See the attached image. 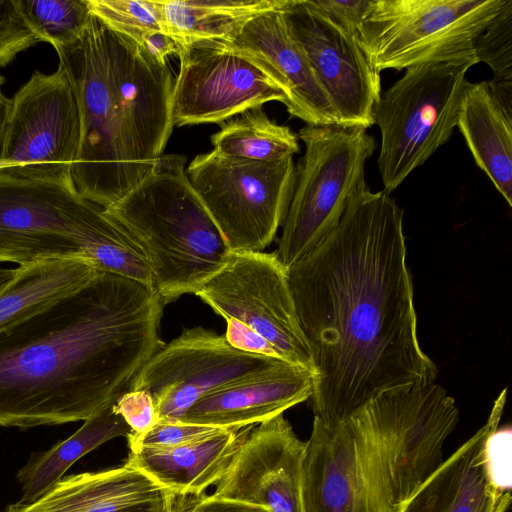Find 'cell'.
<instances>
[{
    "label": "cell",
    "instance_id": "1",
    "mask_svg": "<svg viewBox=\"0 0 512 512\" xmlns=\"http://www.w3.org/2000/svg\"><path fill=\"white\" fill-rule=\"evenodd\" d=\"M313 365L314 417L338 422L389 390L435 382L417 335L403 210L369 187L287 269Z\"/></svg>",
    "mask_w": 512,
    "mask_h": 512
},
{
    "label": "cell",
    "instance_id": "2",
    "mask_svg": "<svg viewBox=\"0 0 512 512\" xmlns=\"http://www.w3.org/2000/svg\"><path fill=\"white\" fill-rule=\"evenodd\" d=\"M163 306L152 286L99 269L0 331V426L85 421L113 405L165 345Z\"/></svg>",
    "mask_w": 512,
    "mask_h": 512
},
{
    "label": "cell",
    "instance_id": "3",
    "mask_svg": "<svg viewBox=\"0 0 512 512\" xmlns=\"http://www.w3.org/2000/svg\"><path fill=\"white\" fill-rule=\"evenodd\" d=\"M55 50L81 120L71 179L83 198L105 209L163 155L174 127V79L168 64L93 14L79 40Z\"/></svg>",
    "mask_w": 512,
    "mask_h": 512
},
{
    "label": "cell",
    "instance_id": "4",
    "mask_svg": "<svg viewBox=\"0 0 512 512\" xmlns=\"http://www.w3.org/2000/svg\"><path fill=\"white\" fill-rule=\"evenodd\" d=\"M456 402L435 382L389 390L338 422L312 430L354 499L355 512H396L443 462Z\"/></svg>",
    "mask_w": 512,
    "mask_h": 512
},
{
    "label": "cell",
    "instance_id": "5",
    "mask_svg": "<svg viewBox=\"0 0 512 512\" xmlns=\"http://www.w3.org/2000/svg\"><path fill=\"white\" fill-rule=\"evenodd\" d=\"M87 259L98 269L148 283L146 256L72 181L25 178L0 169V262Z\"/></svg>",
    "mask_w": 512,
    "mask_h": 512
},
{
    "label": "cell",
    "instance_id": "6",
    "mask_svg": "<svg viewBox=\"0 0 512 512\" xmlns=\"http://www.w3.org/2000/svg\"><path fill=\"white\" fill-rule=\"evenodd\" d=\"M185 164V156L163 154L126 195L104 209L142 248L163 305L195 294L231 253Z\"/></svg>",
    "mask_w": 512,
    "mask_h": 512
},
{
    "label": "cell",
    "instance_id": "7",
    "mask_svg": "<svg viewBox=\"0 0 512 512\" xmlns=\"http://www.w3.org/2000/svg\"><path fill=\"white\" fill-rule=\"evenodd\" d=\"M508 0H370L358 28L373 66L477 63V38Z\"/></svg>",
    "mask_w": 512,
    "mask_h": 512
},
{
    "label": "cell",
    "instance_id": "8",
    "mask_svg": "<svg viewBox=\"0 0 512 512\" xmlns=\"http://www.w3.org/2000/svg\"><path fill=\"white\" fill-rule=\"evenodd\" d=\"M305 153L296 168L290 205L275 254L288 269L309 254L340 221L350 199L367 187L365 165L376 148L359 126L306 125Z\"/></svg>",
    "mask_w": 512,
    "mask_h": 512
},
{
    "label": "cell",
    "instance_id": "9",
    "mask_svg": "<svg viewBox=\"0 0 512 512\" xmlns=\"http://www.w3.org/2000/svg\"><path fill=\"white\" fill-rule=\"evenodd\" d=\"M471 67L442 63L408 68L380 95L372 115L381 133L377 165L386 193L449 141Z\"/></svg>",
    "mask_w": 512,
    "mask_h": 512
},
{
    "label": "cell",
    "instance_id": "10",
    "mask_svg": "<svg viewBox=\"0 0 512 512\" xmlns=\"http://www.w3.org/2000/svg\"><path fill=\"white\" fill-rule=\"evenodd\" d=\"M186 174L231 252H262L284 222L296 167L293 157L264 162L211 150L194 157Z\"/></svg>",
    "mask_w": 512,
    "mask_h": 512
},
{
    "label": "cell",
    "instance_id": "11",
    "mask_svg": "<svg viewBox=\"0 0 512 512\" xmlns=\"http://www.w3.org/2000/svg\"><path fill=\"white\" fill-rule=\"evenodd\" d=\"M81 139L77 99L64 69L35 71L10 98L2 171L25 178L72 181Z\"/></svg>",
    "mask_w": 512,
    "mask_h": 512
},
{
    "label": "cell",
    "instance_id": "12",
    "mask_svg": "<svg viewBox=\"0 0 512 512\" xmlns=\"http://www.w3.org/2000/svg\"><path fill=\"white\" fill-rule=\"evenodd\" d=\"M195 295L225 320L233 319L263 338L282 361L313 372L287 269L275 252H231Z\"/></svg>",
    "mask_w": 512,
    "mask_h": 512
},
{
    "label": "cell",
    "instance_id": "13",
    "mask_svg": "<svg viewBox=\"0 0 512 512\" xmlns=\"http://www.w3.org/2000/svg\"><path fill=\"white\" fill-rule=\"evenodd\" d=\"M281 362L232 347L224 335L203 327L184 329L140 369L128 390L153 398L158 421H181L206 394Z\"/></svg>",
    "mask_w": 512,
    "mask_h": 512
},
{
    "label": "cell",
    "instance_id": "14",
    "mask_svg": "<svg viewBox=\"0 0 512 512\" xmlns=\"http://www.w3.org/2000/svg\"><path fill=\"white\" fill-rule=\"evenodd\" d=\"M283 16L342 126L370 128L381 95L380 72L357 32L339 25L310 0H286Z\"/></svg>",
    "mask_w": 512,
    "mask_h": 512
},
{
    "label": "cell",
    "instance_id": "15",
    "mask_svg": "<svg viewBox=\"0 0 512 512\" xmlns=\"http://www.w3.org/2000/svg\"><path fill=\"white\" fill-rule=\"evenodd\" d=\"M177 56L174 126L221 124L266 102L287 104L284 92L261 68L219 41L182 46Z\"/></svg>",
    "mask_w": 512,
    "mask_h": 512
},
{
    "label": "cell",
    "instance_id": "16",
    "mask_svg": "<svg viewBox=\"0 0 512 512\" xmlns=\"http://www.w3.org/2000/svg\"><path fill=\"white\" fill-rule=\"evenodd\" d=\"M306 442L283 414L251 428L241 440L212 497L301 512V472Z\"/></svg>",
    "mask_w": 512,
    "mask_h": 512
},
{
    "label": "cell",
    "instance_id": "17",
    "mask_svg": "<svg viewBox=\"0 0 512 512\" xmlns=\"http://www.w3.org/2000/svg\"><path fill=\"white\" fill-rule=\"evenodd\" d=\"M282 4L249 20L224 47L261 68L284 92L291 116L307 125L339 124L335 110L291 36Z\"/></svg>",
    "mask_w": 512,
    "mask_h": 512
},
{
    "label": "cell",
    "instance_id": "18",
    "mask_svg": "<svg viewBox=\"0 0 512 512\" xmlns=\"http://www.w3.org/2000/svg\"><path fill=\"white\" fill-rule=\"evenodd\" d=\"M504 388L486 423L443 461L397 508L396 512H505L511 491L498 488L490 475L485 443L499 427L506 403Z\"/></svg>",
    "mask_w": 512,
    "mask_h": 512
},
{
    "label": "cell",
    "instance_id": "19",
    "mask_svg": "<svg viewBox=\"0 0 512 512\" xmlns=\"http://www.w3.org/2000/svg\"><path fill=\"white\" fill-rule=\"evenodd\" d=\"M313 383L311 370L281 362L206 394L181 422L223 429L262 423L309 399Z\"/></svg>",
    "mask_w": 512,
    "mask_h": 512
},
{
    "label": "cell",
    "instance_id": "20",
    "mask_svg": "<svg viewBox=\"0 0 512 512\" xmlns=\"http://www.w3.org/2000/svg\"><path fill=\"white\" fill-rule=\"evenodd\" d=\"M174 497L143 472L124 464L62 477L36 500L4 512H174Z\"/></svg>",
    "mask_w": 512,
    "mask_h": 512
},
{
    "label": "cell",
    "instance_id": "21",
    "mask_svg": "<svg viewBox=\"0 0 512 512\" xmlns=\"http://www.w3.org/2000/svg\"><path fill=\"white\" fill-rule=\"evenodd\" d=\"M251 426L219 429L199 440L169 447H143L129 451L126 465L133 467L175 496H199L215 485L226 471Z\"/></svg>",
    "mask_w": 512,
    "mask_h": 512
},
{
    "label": "cell",
    "instance_id": "22",
    "mask_svg": "<svg viewBox=\"0 0 512 512\" xmlns=\"http://www.w3.org/2000/svg\"><path fill=\"white\" fill-rule=\"evenodd\" d=\"M457 127L477 164L512 206V108L490 81L467 82Z\"/></svg>",
    "mask_w": 512,
    "mask_h": 512
},
{
    "label": "cell",
    "instance_id": "23",
    "mask_svg": "<svg viewBox=\"0 0 512 512\" xmlns=\"http://www.w3.org/2000/svg\"><path fill=\"white\" fill-rule=\"evenodd\" d=\"M98 270L87 259H50L19 266L0 292V331L81 288Z\"/></svg>",
    "mask_w": 512,
    "mask_h": 512
},
{
    "label": "cell",
    "instance_id": "24",
    "mask_svg": "<svg viewBox=\"0 0 512 512\" xmlns=\"http://www.w3.org/2000/svg\"><path fill=\"white\" fill-rule=\"evenodd\" d=\"M131 432L125 420L113 411L112 405L86 419L70 437L50 449L34 453L18 471L22 487L18 502L29 503L39 498L58 482L64 473L81 457L105 442L127 436Z\"/></svg>",
    "mask_w": 512,
    "mask_h": 512
},
{
    "label": "cell",
    "instance_id": "25",
    "mask_svg": "<svg viewBox=\"0 0 512 512\" xmlns=\"http://www.w3.org/2000/svg\"><path fill=\"white\" fill-rule=\"evenodd\" d=\"M283 0H159L165 31L179 45L234 37L252 18Z\"/></svg>",
    "mask_w": 512,
    "mask_h": 512
},
{
    "label": "cell",
    "instance_id": "26",
    "mask_svg": "<svg viewBox=\"0 0 512 512\" xmlns=\"http://www.w3.org/2000/svg\"><path fill=\"white\" fill-rule=\"evenodd\" d=\"M211 136L213 150L232 158L274 162L299 152L289 127L270 120L261 107L249 109L220 124Z\"/></svg>",
    "mask_w": 512,
    "mask_h": 512
},
{
    "label": "cell",
    "instance_id": "27",
    "mask_svg": "<svg viewBox=\"0 0 512 512\" xmlns=\"http://www.w3.org/2000/svg\"><path fill=\"white\" fill-rule=\"evenodd\" d=\"M25 17L54 49L69 46L84 34L90 17L87 0H20Z\"/></svg>",
    "mask_w": 512,
    "mask_h": 512
},
{
    "label": "cell",
    "instance_id": "28",
    "mask_svg": "<svg viewBox=\"0 0 512 512\" xmlns=\"http://www.w3.org/2000/svg\"><path fill=\"white\" fill-rule=\"evenodd\" d=\"M91 13L107 27L140 45L165 32L159 0H87Z\"/></svg>",
    "mask_w": 512,
    "mask_h": 512
},
{
    "label": "cell",
    "instance_id": "29",
    "mask_svg": "<svg viewBox=\"0 0 512 512\" xmlns=\"http://www.w3.org/2000/svg\"><path fill=\"white\" fill-rule=\"evenodd\" d=\"M477 63L485 62L493 71L492 87L512 108V0L477 38Z\"/></svg>",
    "mask_w": 512,
    "mask_h": 512
},
{
    "label": "cell",
    "instance_id": "30",
    "mask_svg": "<svg viewBox=\"0 0 512 512\" xmlns=\"http://www.w3.org/2000/svg\"><path fill=\"white\" fill-rule=\"evenodd\" d=\"M39 42L43 39L25 17L20 0H0V69Z\"/></svg>",
    "mask_w": 512,
    "mask_h": 512
},
{
    "label": "cell",
    "instance_id": "31",
    "mask_svg": "<svg viewBox=\"0 0 512 512\" xmlns=\"http://www.w3.org/2000/svg\"><path fill=\"white\" fill-rule=\"evenodd\" d=\"M219 429L217 427L186 423L158 421L150 430L143 434L130 432L126 438L129 451L143 447H169L207 437Z\"/></svg>",
    "mask_w": 512,
    "mask_h": 512
},
{
    "label": "cell",
    "instance_id": "32",
    "mask_svg": "<svg viewBox=\"0 0 512 512\" xmlns=\"http://www.w3.org/2000/svg\"><path fill=\"white\" fill-rule=\"evenodd\" d=\"M134 434H143L158 423L152 396L144 390H128L112 405Z\"/></svg>",
    "mask_w": 512,
    "mask_h": 512
},
{
    "label": "cell",
    "instance_id": "33",
    "mask_svg": "<svg viewBox=\"0 0 512 512\" xmlns=\"http://www.w3.org/2000/svg\"><path fill=\"white\" fill-rule=\"evenodd\" d=\"M511 427H497L487 437L485 458L490 475L495 485L511 491Z\"/></svg>",
    "mask_w": 512,
    "mask_h": 512
},
{
    "label": "cell",
    "instance_id": "34",
    "mask_svg": "<svg viewBox=\"0 0 512 512\" xmlns=\"http://www.w3.org/2000/svg\"><path fill=\"white\" fill-rule=\"evenodd\" d=\"M311 3L330 19L354 32L362 21L370 0H310Z\"/></svg>",
    "mask_w": 512,
    "mask_h": 512
},
{
    "label": "cell",
    "instance_id": "35",
    "mask_svg": "<svg viewBox=\"0 0 512 512\" xmlns=\"http://www.w3.org/2000/svg\"><path fill=\"white\" fill-rule=\"evenodd\" d=\"M186 512H272L267 507L246 502L215 498L211 495L200 497Z\"/></svg>",
    "mask_w": 512,
    "mask_h": 512
},
{
    "label": "cell",
    "instance_id": "36",
    "mask_svg": "<svg viewBox=\"0 0 512 512\" xmlns=\"http://www.w3.org/2000/svg\"><path fill=\"white\" fill-rule=\"evenodd\" d=\"M142 46L162 64H168V57L180 51L178 43L165 32L152 34Z\"/></svg>",
    "mask_w": 512,
    "mask_h": 512
},
{
    "label": "cell",
    "instance_id": "37",
    "mask_svg": "<svg viewBox=\"0 0 512 512\" xmlns=\"http://www.w3.org/2000/svg\"><path fill=\"white\" fill-rule=\"evenodd\" d=\"M3 83L4 78L0 80V161H2L4 135L10 107V98H8L2 90Z\"/></svg>",
    "mask_w": 512,
    "mask_h": 512
},
{
    "label": "cell",
    "instance_id": "38",
    "mask_svg": "<svg viewBox=\"0 0 512 512\" xmlns=\"http://www.w3.org/2000/svg\"><path fill=\"white\" fill-rule=\"evenodd\" d=\"M16 273L15 269L0 267V292L12 281Z\"/></svg>",
    "mask_w": 512,
    "mask_h": 512
},
{
    "label": "cell",
    "instance_id": "39",
    "mask_svg": "<svg viewBox=\"0 0 512 512\" xmlns=\"http://www.w3.org/2000/svg\"><path fill=\"white\" fill-rule=\"evenodd\" d=\"M10 164L5 161H0V169L10 168Z\"/></svg>",
    "mask_w": 512,
    "mask_h": 512
},
{
    "label": "cell",
    "instance_id": "40",
    "mask_svg": "<svg viewBox=\"0 0 512 512\" xmlns=\"http://www.w3.org/2000/svg\"><path fill=\"white\" fill-rule=\"evenodd\" d=\"M3 79V77L0 75V80Z\"/></svg>",
    "mask_w": 512,
    "mask_h": 512
}]
</instances>
